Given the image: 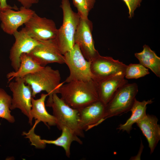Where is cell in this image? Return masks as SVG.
<instances>
[{"label": "cell", "mask_w": 160, "mask_h": 160, "mask_svg": "<svg viewBox=\"0 0 160 160\" xmlns=\"http://www.w3.org/2000/svg\"><path fill=\"white\" fill-rule=\"evenodd\" d=\"M61 135L56 139L49 140L41 139L40 137L36 134L34 131L30 132L28 138L31 143V145L39 149L44 148L47 144H51L62 147L64 150L66 156L69 158L71 155L70 147L73 141H76L80 144L82 142L79 137L69 129L64 127L61 130Z\"/></svg>", "instance_id": "obj_14"}, {"label": "cell", "mask_w": 160, "mask_h": 160, "mask_svg": "<svg viewBox=\"0 0 160 160\" xmlns=\"http://www.w3.org/2000/svg\"><path fill=\"white\" fill-rule=\"evenodd\" d=\"M63 56L65 63L70 71L65 82L77 80L88 81L94 79L95 77L90 68L91 61L85 59L78 45L75 44L72 48Z\"/></svg>", "instance_id": "obj_6"}, {"label": "cell", "mask_w": 160, "mask_h": 160, "mask_svg": "<svg viewBox=\"0 0 160 160\" xmlns=\"http://www.w3.org/2000/svg\"><path fill=\"white\" fill-rule=\"evenodd\" d=\"M150 73L148 69L140 63H131L127 65L125 72V78L127 79H137Z\"/></svg>", "instance_id": "obj_23"}, {"label": "cell", "mask_w": 160, "mask_h": 160, "mask_svg": "<svg viewBox=\"0 0 160 160\" xmlns=\"http://www.w3.org/2000/svg\"><path fill=\"white\" fill-rule=\"evenodd\" d=\"M156 116L147 114L136 123L147 140L151 154L153 152L160 140V126Z\"/></svg>", "instance_id": "obj_17"}, {"label": "cell", "mask_w": 160, "mask_h": 160, "mask_svg": "<svg viewBox=\"0 0 160 160\" xmlns=\"http://www.w3.org/2000/svg\"><path fill=\"white\" fill-rule=\"evenodd\" d=\"M135 55L140 64L150 69L157 77H160V58L148 45H144L142 51L135 53Z\"/></svg>", "instance_id": "obj_21"}, {"label": "cell", "mask_w": 160, "mask_h": 160, "mask_svg": "<svg viewBox=\"0 0 160 160\" xmlns=\"http://www.w3.org/2000/svg\"><path fill=\"white\" fill-rule=\"evenodd\" d=\"M9 83L8 87L12 95L10 110L20 109L29 119L33 97L31 87L25 83L23 78H16L14 81Z\"/></svg>", "instance_id": "obj_8"}, {"label": "cell", "mask_w": 160, "mask_h": 160, "mask_svg": "<svg viewBox=\"0 0 160 160\" xmlns=\"http://www.w3.org/2000/svg\"><path fill=\"white\" fill-rule=\"evenodd\" d=\"M43 67L28 54L24 53L20 57V64L18 70L8 73L7 77L9 82L13 79L23 78L28 74L39 71Z\"/></svg>", "instance_id": "obj_20"}, {"label": "cell", "mask_w": 160, "mask_h": 160, "mask_svg": "<svg viewBox=\"0 0 160 160\" xmlns=\"http://www.w3.org/2000/svg\"><path fill=\"white\" fill-rule=\"evenodd\" d=\"M49 107L52 108L53 115L56 121V126L59 130L66 127L78 137H84V131L80 127L78 110L72 108L66 104L56 93L53 95Z\"/></svg>", "instance_id": "obj_5"}, {"label": "cell", "mask_w": 160, "mask_h": 160, "mask_svg": "<svg viewBox=\"0 0 160 160\" xmlns=\"http://www.w3.org/2000/svg\"><path fill=\"white\" fill-rule=\"evenodd\" d=\"M40 41V44L28 54L36 62L43 67L54 63H65L64 56L60 51L55 39Z\"/></svg>", "instance_id": "obj_11"}, {"label": "cell", "mask_w": 160, "mask_h": 160, "mask_svg": "<svg viewBox=\"0 0 160 160\" xmlns=\"http://www.w3.org/2000/svg\"><path fill=\"white\" fill-rule=\"evenodd\" d=\"M58 93L66 104L77 110L99 100L93 79L73 81L63 84L60 87Z\"/></svg>", "instance_id": "obj_1"}, {"label": "cell", "mask_w": 160, "mask_h": 160, "mask_svg": "<svg viewBox=\"0 0 160 160\" xmlns=\"http://www.w3.org/2000/svg\"><path fill=\"white\" fill-rule=\"evenodd\" d=\"M105 106L99 100L78 109L81 129L87 131L101 124Z\"/></svg>", "instance_id": "obj_15"}, {"label": "cell", "mask_w": 160, "mask_h": 160, "mask_svg": "<svg viewBox=\"0 0 160 160\" xmlns=\"http://www.w3.org/2000/svg\"><path fill=\"white\" fill-rule=\"evenodd\" d=\"M23 28L30 37L38 41L55 39L57 29L52 20L41 17L35 12Z\"/></svg>", "instance_id": "obj_7"}, {"label": "cell", "mask_w": 160, "mask_h": 160, "mask_svg": "<svg viewBox=\"0 0 160 160\" xmlns=\"http://www.w3.org/2000/svg\"><path fill=\"white\" fill-rule=\"evenodd\" d=\"M153 102V101L151 99L147 101L144 100L139 101L136 98L130 110L132 113L130 117L125 123L119 125L117 129L122 131H125L129 133L132 128V125L147 115L146 110L147 105Z\"/></svg>", "instance_id": "obj_19"}, {"label": "cell", "mask_w": 160, "mask_h": 160, "mask_svg": "<svg viewBox=\"0 0 160 160\" xmlns=\"http://www.w3.org/2000/svg\"><path fill=\"white\" fill-rule=\"evenodd\" d=\"M138 92V86L135 83H128L119 88L106 105L101 123L108 118L130 111Z\"/></svg>", "instance_id": "obj_4"}, {"label": "cell", "mask_w": 160, "mask_h": 160, "mask_svg": "<svg viewBox=\"0 0 160 160\" xmlns=\"http://www.w3.org/2000/svg\"><path fill=\"white\" fill-rule=\"evenodd\" d=\"M13 8L0 10L1 27L6 33L12 35L35 13L30 8L21 7L17 11Z\"/></svg>", "instance_id": "obj_10"}, {"label": "cell", "mask_w": 160, "mask_h": 160, "mask_svg": "<svg viewBox=\"0 0 160 160\" xmlns=\"http://www.w3.org/2000/svg\"><path fill=\"white\" fill-rule=\"evenodd\" d=\"M15 41L9 52V58L11 64L14 71L19 68L20 64V57L24 53H29L41 41L29 36L23 29L17 31L13 34Z\"/></svg>", "instance_id": "obj_13"}, {"label": "cell", "mask_w": 160, "mask_h": 160, "mask_svg": "<svg viewBox=\"0 0 160 160\" xmlns=\"http://www.w3.org/2000/svg\"><path fill=\"white\" fill-rule=\"evenodd\" d=\"M127 6L129 14V17L131 18L134 15V12L140 7L143 0H122Z\"/></svg>", "instance_id": "obj_26"}, {"label": "cell", "mask_w": 160, "mask_h": 160, "mask_svg": "<svg viewBox=\"0 0 160 160\" xmlns=\"http://www.w3.org/2000/svg\"><path fill=\"white\" fill-rule=\"evenodd\" d=\"M22 5V6L26 8H30L33 5L37 3L39 0H17ZM8 8H13L16 9V6L12 7L8 4L7 3V0H0V9H5Z\"/></svg>", "instance_id": "obj_25"}, {"label": "cell", "mask_w": 160, "mask_h": 160, "mask_svg": "<svg viewBox=\"0 0 160 160\" xmlns=\"http://www.w3.org/2000/svg\"><path fill=\"white\" fill-rule=\"evenodd\" d=\"M47 94L42 93L40 97L37 99L32 98L31 116L29 119V123L32 125L33 118L39 122H42L48 127L56 126V121L53 115L49 113L45 108V102Z\"/></svg>", "instance_id": "obj_18"}, {"label": "cell", "mask_w": 160, "mask_h": 160, "mask_svg": "<svg viewBox=\"0 0 160 160\" xmlns=\"http://www.w3.org/2000/svg\"><path fill=\"white\" fill-rule=\"evenodd\" d=\"M80 18L88 19L89 12L93 8L96 0H72Z\"/></svg>", "instance_id": "obj_24"}, {"label": "cell", "mask_w": 160, "mask_h": 160, "mask_svg": "<svg viewBox=\"0 0 160 160\" xmlns=\"http://www.w3.org/2000/svg\"><path fill=\"white\" fill-rule=\"evenodd\" d=\"M92 28V23L88 19L80 18L74 37V44L78 45L85 59L91 61L100 54L95 48Z\"/></svg>", "instance_id": "obj_9"}, {"label": "cell", "mask_w": 160, "mask_h": 160, "mask_svg": "<svg viewBox=\"0 0 160 160\" xmlns=\"http://www.w3.org/2000/svg\"><path fill=\"white\" fill-rule=\"evenodd\" d=\"M127 66L112 57L99 54L91 61L90 68L94 78L100 79L117 75L125 76Z\"/></svg>", "instance_id": "obj_12"}, {"label": "cell", "mask_w": 160, "mask_h": 160, "mask_svg": "<svg viewBox=\"0 0 160 160\" xmlns=\"http://www.w3.org/2000/svg\"><path fill=\"white\" fill-rule=\"evenodd\" d=\"M25 83L30 85L32 90V97L43 91L48 95L46 105L49 107L54 94L58 93L60 87L64 83L60 82L61 75L59 71L49 66L43 67L35 73L28 74L23 78Z\"/></svg>", "instance_id": "obj_2"}, {"label": "cell", "mask_w": 160, "mask_h": 160, "mask_svg": "<svg viewBox=\"0 0 160 160\" xmlns=\"http://www.w3.org/2000/svg\"><path fill=\"white\" fill-rule=\"evenodd\" d=\"M12 100V97L4 89L0 88V118L13 123L15 120L11 114Z\"/></svg>", "instance_id": "obj_22"}, {"label": "cell", "mask_w": 160, "mask_h": 160, "mask_svg": "<svg viewBox=\"0 0 160 160\" xmlns=\"http://www.w3.org/2000/svg\"><path fill=\"white\" fill-rule=\"evenodd\" d=\"M99 100L106 105L120 87L128 83L125 76L117 75L103 78H95Z\"/></svg>", "instance_id": "obj_16"}, {"label": "cell", "mask_w": 160, "mask_h": 160, "mask_svg": "<svg viewBox=\"0 0 160 160\" xmlns=\"http://www.w3.org/2000/svg\"><path fill=\"white\" fill-rule=\"evenodd\" d=\"M63 12L62 25L57 29L55 39L57 47L63 55L74 46V37L80 17L72 9L69 0H62L60 6Z\"/></svg>", "instance_id": "obj_3"}]
</instances>
